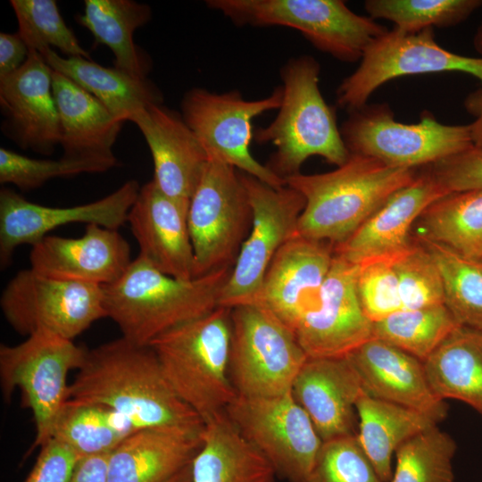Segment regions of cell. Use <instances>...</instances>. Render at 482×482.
Segmentation results:
<instances>
[{
	"label": "cell",
	"instance_id": "obj_50",
	"mask_svg": "<svg viewBox=\"0 0 482 482\" xmlns=\"http://www.w3.org/2000/svg\"><path fill=\"white\" fill-rule=\"evenodd\" d=\"M473 45L477 52L482 55V23L478 28L473 38Z\"/></svg>",
	"mask_w": 482,
	"mask_h": 482
},
{
	"label": "cell",
	"instance_id": "obj_40",
	"mask_svg": "<svg viewBox=\"0 0 482 482\" xmlns=\"http://www.w3.org/2000/svg\"><path fill=\"white\" fill-rule=\"evenodd\" d=\"M118 164V161L35 159L0 148V183L12 184L22 191L41 187L55 178L71 177L81 173L104 172Z\"/></svg>",
	"mask_w": 482,
	"mask_h": 482
},
{
	"label": "cell",
	"instance_id": "obj_23",
	"mask_svg": "<svg viewBox=\"0 0 482 482\" xmlns=\"http://www.w3.org/2000/svg\"><path fill=\"white\" fill-rule=\"evenodd\" d=\"M187 211V205L163 194L151 180L140 187L127 220L138 255L161 272L183 280L195 278Z\"/></svg>",
	"mask_w": 482,
	"mask_h": 482
},
{
	"label": "cell",
	"instance_id": "obj_33",
	"mask_svg": "<svg viewBox=\"0 0 482 482\" xmlns=\"http://www.w3.org/2000/svg\"><path fill=\"white\" fill-rule=\"evenodd\" d=\"M137 430L128 418L108 406L68 399L55 420L51 438L82 459L110 453Z\"/></svg>",
	"mask_w": 482,
	"mask_h": 482
},
{
	"label": "cell",
	"instance_id": "obj_26",
	"mask_svg": "<svg viewBox=\"0 0 482 482\" xmlns=\"http://www.w3.org/2000/svg\"><path fill=\"white\" fill-rule=\"evenodd\" d=\"M202 434L178 428L137 430L109 453L108 482H166L191 464Z\"/></svg>",
	"mask_w": 482,
	"mask_h": 482
},
{
	"label": "cell",
	"instance_id": "obj_45",
	"mask_svg": "<svg viewBox=\"0 0 482 482\" xmlns=\"http://www.w3.org/2000/svg\"><path fill=\"white\" fill-rule=\"evenodd\" d=\"M81 458L64 444L49 439L23 482H70Z\"/></svg>",
	"mask_w": 482,
	"mask_h": 482
},
{
	"label": "cell",
	"instance_id": "obj_17",
	"mask_svg": "<svg viewBox=\"0 0 482 482\" xmlns=\"http://www.w3.org/2000/svg\"><path fill=\"white\" fill-rule=\"evenodd\" d=\"M359 270L360 265L334 255L317 306L293 332L308 357H345L373 338V322L357 295Z\"/></svg>",
	"mask_w": 482,
	"mask_h": 482
},
{
	"label": "cell",
	"instance_id": "obj_32",
	"mask_svg": "<svg viewBox=\"0 0 482 482\" xmlns=\"http://www.w3.org/2000/svg\"><path fill=\"white\" fill-rule=\"evenodd\" d=\"M152 17L148 4L133 0H86L78 22L87 29L96 44L114 55V67L137 79H147L149 61L134 42V33Z\"/></svg>",
	"mask_w": 482,
	"mask_h": 482
},
{
	"label": "cell",
	"instance_id": "obj_1",
	"mask_svg": "<svg viewBox=\"0 0 482 482\" xmlns=\"http://www.w3.org/2000/svg\"><path fill=\"white\" fill-rule=\"evenodd\" d=\"M69 399L108 406L137 429L202 432L201 418L175 393L149 345L123 337L87 349Z\"/></svg>",
	"mask_w": 482,
	"mask_h": 482
},
{
	"label": "cell",
	"instance_id": "obj_2",
	"mask_svg": "<svg viewBox=\"0 0 482 482\" xmlns=\"http://www.w3.org/2000/svg\"><path fill=\"white\" fill-rule=\"evenodd\" d=\"M232 268L189 280L168 276L137 255L123 275L103 287L106 318L121 337L149 345L162 334L218 308Z\"/></svg>",
	"mask_w": 482,
	"mask_h": 482
},
{
	"label": "cell",
	"instance_id": "obj_30",
	"mask_svg": "<svg viewBox=\"0 0 482 482\" xmlns=\"http://www.w3.org/2000/svg\"><path fill=\"white\" fill-rule=\"evenodd\" d=\"M358 440L384 482L393 475L397 449L414 436L437 425L428 416L363 393L357 400Z\"/></svg>",
	"mask_w": 482,
	"mask_h": 482
},
{
	"label": "cell",
	"instance_id": "obj_39",
	"mask_svg": "<svg viewBox=\"0 0 482 482\" xmlns=\"http://www.w3.org/2000/svg\"><path fill=\"white\" fill-rule=\"evenodd\" d=\"M18 22L17 33L29 50L58 49L65 57L91 60L67 26L54 0H11Z\"/></svg>",
	"mask_w": 482,
	"mask_h": 482
},
{
	"label": "cell",
	"instance_id": "obj_15",
	"mask_svg": "<svg viewBox=\"0 0 482 482\" xmlns=\"http://www.w3.org/2000/svg\"><path fill=\"white\" fill-rule=\"evenodd\" d=\"M241 434L288 482H304L323 441L292 392L272 397L237 395L225 411Z\"/></svg>",
	"mask_w": 482,
	"mask_h": 482
},
{
	"label": "cell",
	"instance_id": "obj_10",
	"mask_svg": "<svg viewBox=\"0 0 482 482\" xmlns=\"http://www.w3.org/2000/svg\"><path fill=\"white\" fill-rule=\"evenodd\" d=\"M253 222L241 171L209 160L187 211L195 277L233 268Z\"/></svg>",
	"mask_w": 482,
	"mask_h": 482
},
{
	"label": "cell",
	"instance_id": "obj_3",
	"mask_svg": "<svg viewBox=\"0 0 482 482\" xmlns=\"http://www.w3.org/2000/svg\"><path fill=\"white\" fill-rule=\"evenodd\" d=\"M416 176L415 170L391 167L366 155L350 154L346 162L332 171L287 177V186L305 200L297 234L338 245Z\"/></svg>",
	"mask_w": 482,
	"mask_h": 482
},
{
	"label": "cell",
	"instance_id": "obj_7",
	"mask_svg": "<svg viewBox=\"0 0 482 482\" xmlns=\"http://www.w3.org/2000/svg\"><path fill=\"white\" fill-rule=\"evenodd\" d=\"M87 348L55 334L36 332L15 345H0V382L8 402L19 388L34 418L36 437L29 452L50 438L55 420L68 401L70 371L79 370Z\"/></svg>",
	"mask_w": 482,
	"mask_h": 482
},
{
	"label": "cell",
	"instance_id": "obj_12",
	"mask_svg": "<svg viewBox=\"0 0 482 482\" xmlns=\"http://www.w3.org/2000/svg\"><path fill=\"white\" fill-rule=\"evenodd\" d=\"M0 307L10 326L26 337L46 331L73 340L106 318L103 287L50 278L31 268L7 283Z\"/></svg>",
	"mask_w": 482,
	"mask_h": 482
},
{
	"label": "cell",
	"instance_id": "obj_11",
	"mask_svg": "<svg viewBox=\"0 0 482 482\" xmlns=\"http://www.w3.org/2000/svg\"><path fill=\"white\" fill-rule=\"evenodd\" d=\"M282 96L281 86L269 96L253 101L245 100L237 90L216 94L195 87L182 98L181 115L209 160L229 164L278 188L287 185L285 179L259 162L249 147L253 138V119L278 109Z\"/></svg>",
	"mask_w": 482,
	"mask_h": 482
},
{
	"label": "cell",
	"instance_id": "obj_37",
	"mask_svg": "<svg viewBox=\"0 0 482 482\" xmlns=\"http://www.w3.org/2000/svg\"><path fill=\"white\" fill-rule=\"evenodd\" d=\"M456 448L437 425L414 436L397 449L390 482H453Z\"/></svg>",
	"mask_w": 482,
	"mask_h": 482
},
{
	"label": "cell",
	"instance_id": "obj_43",
	"mask_svg": "<svg viewBox=\"0 0 482 482\" xmlns=\"http://www.w3.org/2000/svg\"><path fill=\"white\" fill-rule=\"evenodd\" d=\"M356 289L362 311L372 322L402 311L398 279L392 262L360 265Z\"/></svg>",
	"mask_w": 482,
	"mask_h": 482
},
{
	"label": "cell",
	"instance_id": "obj_19",
	"mask_svg": "<svg viewBox=\"0 0 482 482\" xmlns=\"http://www.w3.org/2000/svg\"><path fill=\"white\" fill-rule=\"evenodd\" d=\"M53 72L42 54L30 50L18 71L0 79L3 133L21 149L51 154L61 144Z\"/></svg>",
	"mask_w": 482,
	"mask_h": 482
},
{
	"label": "cell",
	"instance_id": "obj_48",
	"mask_svg": "<svg viewBox=\"0 0 482 482\" xmlns=\"http://www.w3.org/2000/svg\"><path fill=\"white\" fill-rule=\"evenodd\" d=\"M464 107L474 117V120L469 124L473 145L482 148V87L467 96Z\"/></svg>",
	"mask_w": 482,
	"mask_h": 482
},
{
	"label": "cell",
	"instance_id": "obj_6",
	"mask_svg": "<svg viewBox=\"0 0 482 482\" xmlns=\"http://www.w3.org/2000/svg\"><path fill=\"white\" fill-rule=\"evenodd\" d=\"M237 26L295 29L317 49L341 62L361 60L387 28L350 10L341 0H208Z\"/></svg>",
	"mask_w": 482,
	"mask_h": 482
},
{
	"label": "cell",
	"instance_id": "obj_35",
	"mask_svg": "<svg viewBox=\"0 0 482 482\" xmlns=\"http://www.w3.org/2000/svg\"><path fill=\"white\" fill-rule=\"evenodd\" d=\"M445 304L396 312L373 322V337L424 362L458 328Z\"/></svg>",
	"mask_w": 482,
	"mask_h": 482
},
{
	"label": "cell",
	"instance_id": "obj_29",
	"mask_svg": "<svg viewBox=\"0 0 482 482\" xmlns=\"http://www.w3.org/2000/svg\"><path fill=\"white\" fill-rule=\"evenodd\" d=\"M53 71L67 77L95 96L118 120L153 104H162L160 89L148 79H137L116 67H104L81 57H65L54 49L40 53Z\"/></svg>",
	"mask_w": 482,
	"mask_h": 482
},
{
	"label": "cell",
	"instance_id": "obj_28",
	"mask_svg": "<svg viewBox=\"0 0 482 482\" xmlns=\"http://www.w3.org/2000/svg\"><path fill=\"white\" fill-rule=\"evenodd\" d=\"M202 439L191 462V482H276L272 465L225 411L204 422Z\"/></svg>",
	"mask_w": 482,
	"mask_h": 482
},
{
	"label": "cell",
	"instance_id": "obj_49",
	"mask_svg": "<svg viewBox=\"0 0 482 482\" xmlns=\"http://www.w3.org/2000/svg\"><path fill=\"white\" fill-rule=\"evenodd\" d=\"M166 482H191V464Z\"/></svg>",
	"mask_w": 482,
	"mask_h": 482
},
{
	"label": "cell",
	"instance_id": "obj_41",
	"mask_svg": "<svg viewBox=\"0 0 482 482\" xmlns=\"http://www.w3.org/2000/svg\"><path fill=\"white\" fill-rule=\"evenodd\" d=\"M393 266L398 279L402 310L445 304L440 270L431 253L418 240Z\"/></svg>",
	"mask_w": 482,
	"mask_h": 482
},
{
	"label": "cell",
	"instance_id": "obj_16",
	"mask_svg": "<svg viewBox=\"0 0 482 482\" xmlns=\"http://www.w3.org/2000/svg\"><path fill=\"white\" fill-rule=\"evenodd\" d=\"M137 181L125 182L110 195L71 207H50L29 202L15 191H0V263L6 268L14 250L21 245L33 246L52 230L71 223L97 224L118 229L140 190Z\"/></svg>",
	"mask_w": 482,
	"mask_h": 482
},
{
	"label": "cell",
	"instance_id": "obj_14",
	"mask_svg": "<svg viewBox=\"0 0 482 482\" xmlns=\"http://www.w3.org/2000/svg\"><path fill=\"white\" fill-rule=\"evenodd\" d=\"M253 211L250 232L222 289L219 305L253 303L266 270L280 247L297 235L304 197L294 188L273 187L241 171Z\"/></svg>",
	"mask_w": 482,
	"mask_h": 482
},
{
	"label": "cell",
	"instance_id": "obj_21",
	"mask_svg": "<svg viewBox=\"0 0 482 482\" xmlns=\"http://www.w3.org/2000/svg\"><path fill=\"white\" fill-rule=\"evenodd\" d=\"M30 268L54 278L106 286L115 282L129 264L130 247L118 232L87 224L76 238L47 235L32 246Z\"/></svg>",
	"mask_w": 482,
	"mask_h": 482
},
{
	"label": "cell",
	"instance_id": "obj_24",
	"mask_svg": "<svg viewBox=\"0 0 482 482\" xmlns=\"http://www.w3.org/2000/svg\"><path fill=\"white\" fill-rule=\"evenodd\" d=\"M346 357L366 395L418 411L437 424L447 416V403L433 392L416 357L374 337Z\"/></svg>",
	"mask_w": 482,
	"mask_h": 482
},
{
	"label": "cell",
	"instance_id": "obj_18",
	"mask_svg": "<svg viewBox=\"0 0 482 482\" xmlns=\"http://www.w3.org/2000/svg\"><path fill=\"white\" fill-rule=\"evenodd\" d=\"M334 255L333 245L297 234L273 257L252 304L270 312L293 334L300 320L317 306Z\"/></svg>",
	"mask_w": 482,
	"mask_h": 482
},
{
	"label": "cell",
	"instance_id": "obj_27",
	"mask_svg": "<svg viewBox=\"0 0 482 482\" xmlns=\"http://www.w3.org/2000/svg\"><path fill=\"white\" fill-rule=\"evenodd\" d=\"M53 94L61 125L62 157L117 161L112 147L123 122L95 96L54 71Z\"/></svg>",
	"mask_w": 482,
	"mask_h": 482
},
{
	"label": "cell",
	"instance_id": "obj_42",
	"mask_svg": "<svg viewBox=\"0 0 482 482\" xmlns=\"http://www.w3.org/2000/svg\"><path fill=\"white\" fill-rule=\"evenodd\" d=\"M304 482H384L356 435L323 442Z\"/></svg>",
	"mask_w": 482,
	"mask_h": 482
},
{
	"label": "cell",
	"instance_id": "obj_47",
	"mask_svg": "<svg viewBox=\"0 0 482 482\" xmlns=\"http://www.w3.org/2000/svg\"><path fill=\"white\" fill-rule=\"evenodd\" d=\"M108 455L100 454L80 459L70 482H108Z\"/></svg>",
	"mask_w": 482,
	"mask_h": 482
},
{
	"label": "cell",
	"instance_id": "obj_36",
	"mask_svg": "<svg viewBox=\"0 0 482 482\" xmlns=\"http://www.w3.org/2000/svg\"><path fill=\"white\" fill-rule=\"evenodd\" d=\"M418 241L440 270L445 306L461 327L482 332V261L466 258L426 238Z\"/></svg>",
	"mask_w": 482,
	"mask_h": 482
},
{
	"label": "cell",
	"instance_id": "obj_31",
	"mask_svg": "<svg viewBox=\"0 0 482 482\" xmlns=\"http://www.w3.org/2000/svg\"><path fill=\"white\" fill-rule=\"evenodd\" d=\"M423 364L440 399L461 401L482 417V332L458 328Z\"/></svg>",
	"mask_w": 482,
	"mask_h": 482
},
{
	"label": "cell",
	"instance_id": "obj_38",
	"mask_svg": "<svg viewBox=\"0 0 482 482\" xmlns=\"http://www.w3.org/2000/svg\"><path fill=\"white\" fill-rule=\"evenodd\" d=\"M482 5V0H367L372 19L392 21L395 29L418 32L433 27L457 25Z\"/></svg>",
	"mask_w": 482,
	"mask_h": 482
},
{
	"label": "cell",
	"instance_id": "obj_25",
	"mask_svg": "<svg viewBox=\"0 0 482 482\" xmlns=\"http://www.w3.org/2000/svg\"><path fill=\"white\" fill-rule=\"evenodd\" d=\"M291 392L323 442L357 434L355 405L364 391L346 356L308 357Z\"/></svg>",
	"mask_w": 482,
	"mask_h": 482
},
{
	"label": "cell",
	"instance_id": "obj_8",
	"mask_svg": "<svg viewBox=\"0 0 482 482\" xmlns=\"http://www.w3.org/2000/svg\"><path fill=\"white\" fill-rule=\"evenodd\" d=\"M340 132L349 154L411 170L429 166L473 145L469 124H443L428 112L418 123H402L395 120L387 104H366L349 112Z\"/></svg>",
	"mask_w": 482,
	"mask_h": 482
},
{
	"label": "cell",
	"instance_id": "obj_34",
	"mask_svg": "<svg viewBox=\"0 0 482 482\" xmlns=\"http://www.w3.org/2000/svg\"><path fill=\"white\" fill-rule=\"evenodd\" d=\"M418 221V237L482 261V190L448 193L428 205Z\"/></svg>",
	"mask_w": 482,
	"mask_h": 482
},
{
	"label": "cell",
	"instance_id": "obj_9",
	"mask_svg": "<svg viewBox=\"0 0 482 482\" xmlns=\"http://www.w3.org/2000/svg\"><path fill=\"white\" fill-rule=\"evenodd\" d=\"M229 371L237 395L272 397L291 392L308 359L291 331L256 304L230 311Z\"/></svg>",
	"mask_w": 482,
	"mask_h": 482
},
{
	"label": "cell",
	"instance_id": "obj_44",
	"mask_svg": "<svg viewBox=\"0 0 482 482\" xmlns=\"http://www.w3.org/2000/svg\"><path fill=\"white\" fill-rule=\"evenodd\" d=\"M428 171L447 193L482 190V148L472 145L428 166Z\"/></svg>",
	"mask_w": 482,
	"mask_h": 482
},
{
	"label": "cell",
	"instance_id": "obj_46",
	"mask_svg": "<svg viewBox=\"0 0 482 482\" xmlns=\"http://www.w3.org/2000/svg\"><path fill=\"white\" fill-rule=\"evenodd\" d=\"M30 50L16 33H0V79L18 71L27 61Z\"/></svg>",
	"mask_w": 482,
	"mask_h": 482
},
{
	"label": "cell",
	"instance_id": "obj_13",
	"mask_svg": "<svg viewBox=\"0 0 482 482\" xmlns=\"http://www.w3.org/2000/svg\"><path fill=\"white\" fill-rule=\"evenodd\" d=\"M459 71L482 82V57H470L439 46L433 28L404 32L394 28L366 49L354 72L337 90V104L349 112L367 104L371 94L395 78Z\"/></svg>",
	"mask_w": 482,
	"mask_h": 482
},
{
	"label": "cell",
	"instance_id": "obj_5",
	"mask_svg": "<svg viewBox=\"0 0 482 482\" xmlns=\"http://www.w3.org/2000/svg\"><path fill=\"white\" fill-rule=\"evenodd\" d=\"M230 311L219 306L149 345L175 393L204 423L237 397L229 371Z\"/></svg>",
	"mask_w": 482,
	"mask_h": 482
},
{
	"label": "cell",
	"instance_id": "obj_22",
	"mask_svg": "<svg viewBox=\"0 0 482 482\" xmlns=\"http://www.w3.org/2000/svg\"><path fill=\"white\" fill-rule=\"evenodd\" d=\"M129 121L137 126L150 149L152 180L163 194L189 206L209 158L181 113L153 104Z\"/></svg>",
	"mask_w": 482,
	"mask_h": 482
},
{
	"label": "cell",
	"instance_id": "obj_20",
	"mask_svg": "<svg viewBox=\"0 0 482 482\" xmlns=\"http://www.w3.org/2000/svg\"><path fill=\"white\" fill-rule=\"evenodd\" d=\"M448 194L427 170L393 193L334 253L358 265L394 263L414 245L413 223L433 202Z\"/></svg>",
	"mask_w": 482,
	"mask_h": 482
},
{
	"label": "cell",
	"instance_id": "obj_4",
	"mask_svg": "<svg viewBox=\"0 0 482 482\" xmlns=\"http://www.w3.org/2000/svg\"><path fill=\"white\" fill-rule=\"evenodd\" d=\"M320 63L311 55L287 61L280 70L283 96L278 112L267 127L253 131L257 143L276 145L266 166L283 179L300 173L311 156H320L337 167L349 157L336 112L320 93Z\"/></svg>",
	"mask_w": 482,
	"mask_h": 482
}]
</instances>
